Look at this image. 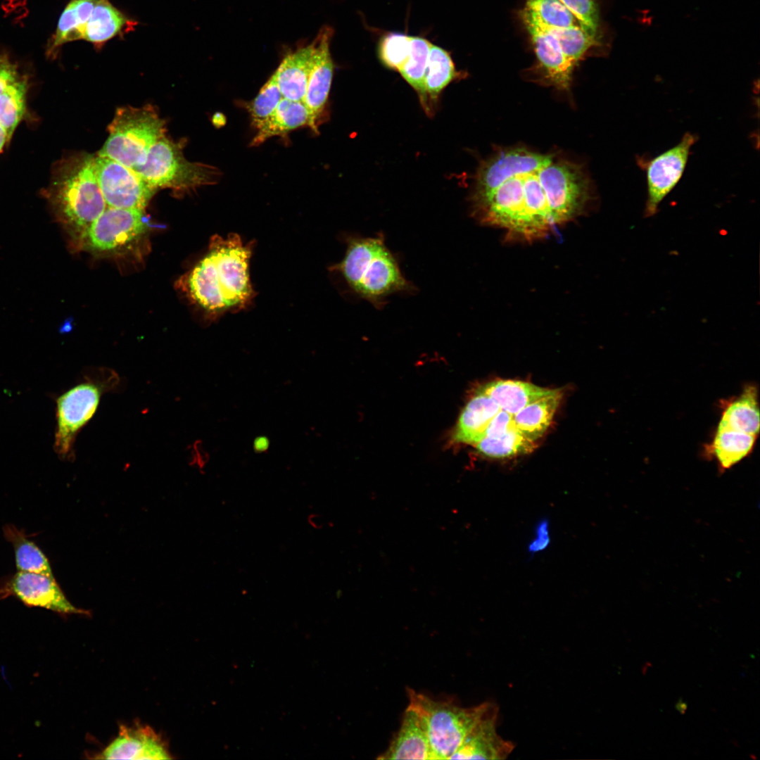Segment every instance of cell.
Returning a JSON list of instances; mask_svg holds the SVG:
<instances>
[{"instance_id":"obj_3","label":"cell","mask_w":760,"mask_h":760,"mask_svg":"<svg viewBox=\"0 0 760 760\" xmlns=\"http://www.w3.org/2000/svg\"><path fill=\"white\" fill-rule=\"evenodd\" d=\"M95 156L76 153L56 164L46 196L74 248H81L92 224L107 208L98 184Z\"/></svg>"},{"instance_id":"obj_18","label":"cell","mask_w":760,"mask_h":760,"mask_svg":"<svg viewBox=\"0 0 760 760\" xmlns=\"http://www.w3.org/2000/svg\"><path fill=\"white\" fill-rule=\"evenodd\" d=\"M255 136L251 145L256 146L268 139L281 136L298 128L308 126L317 132V127L303 101L283 98L273 113L264 120L253 125Z\"/></svg>"},{"instance_id":"obj_2","label":"cell","mask_w":760,"mask_h":760,"mask_svg":"<svg viewBox=\"0 0 760 760\" xmlns=\"http://www.w3.org/2000/svg\"><path fill=\"white\" fill-rule=\"evenodd\" d=\"M252 248L236 234L213 236L207 254L186 278L192 300L213 317L251 304L255 294L248 270Z\"/></svg>"},{"instance_id":"obj_7","label":"cell","mask_w":760,"mask_h":760,"mask_svg":"<svg viewBox=\"0 0 760 760\" xmlns=\"http://www.w3.org/2000/svg\"><path fill=\"white\" fill-rule=\"evenodd\" d=\"M182 141L165 136L149 150L145 162L132 170L156 190L171 189L185 192L217 184L222 176L219 168L191 162L184 156Z\"/></svg>"},{"instance_id":"obj_1","label":"cell","mask_w":760,"mask_h":760,"mask_svg":"<svg viewBox=\"0 0 760 760\" xmlns=\"http://www.w3.org/2000/svg\"><path fill=\"white\" fill-rule=\"evenodd\" d=\"M590 197L589 180L581 167L552 158L538 168L472 194L471 203L481 223L501 229L511 239L530 242L574 220Z\"/></svg>"},{"instance_id":"obj_38","label":"cell","mask_w":760,"mask_h":760,"mask_svg":"<svg viewBox=\"0 0 760 760\" xmlns=\"http://www.w3.org/2000/svg\"><path fill=\"white\" fill-rule=\"evenodd\" d=\"M549 524L547 520L541 521L536 529V538L529 544V552H537L544 550L550 543Z\"/></svg>"},{"instance_id":"obj_39","label":"cell","mask_w":760,"mask_h":760,"mask_svg":"<svg viewBox=\"0 0 760 760\" xmlns=\"http://www.w3.org/2000/svg\"><path fill=\"white\" fill-rule=\"evenodd\" d=\"M20 77L16 67L6 58L0 59V94L6 87Z\"/></svg>"},{"instance_id":"obj_42","label":"cell","mask_w":760,"mask_h":760,"mask_svg":"<svg viewBox=\"0 0 760 760\" xmlns=\"http://www.w3.org/2000/svg\"><path fill=\"white\" fill-rule=\"evenodd\" d=\"M319 517L315 514H312L308 517V522L313 528H319V523L318 521Z\"/></svg>"},{"instance_id":"obj_8","label":"cell","mask_w":760,"mask_h":760,"mask_svg":"<svg viewBox=\"0 0 760 760\" xmlns=\"http://www.w3.org/2000/svg\"><path fill=\"white\" fill-rule=\"evenodd\" d=\"M118 382L114 371L99 368L87 376L84 381L58 398L53 447L58 456L69 460L74 457L77 435L94 416L102 395Z\"/></svg>"},{"instance_id":"obj_14","label":"cell","mask_w":760,"mask_h":760,"mask_svg":"<svg viewBox=\"0 0 760 760\" xmlns=\"http://www.w3.org/2000/svg\"><path fill=\"white\" fill-rule=\"evenodd\" d=\"M332 35V28L325 26L312 42L313 61L303 102L316 126L326 107L333 78L334 63L330 53Z\"/></svg>"},{"instance_id":"obj_22","label":"cell","mask_w":760,"mask_h":760,"mask_svg":"<svg viewBox=\"0 0 760 760\" xmlns=\"http://www.w3.org/2000/svg\"><path fill=\"white\" fill-rule=\"evenodd\" d=\"M758 436L735 430L716 427L711 441L705 445V456L717 462L723 473L747 457L753 450Z\"/></svg>"},{"instance_id":"obj_41","label":"cell","mask_w":760,"mask_h":760,"mask_svg":"<svg viewBox=\"0 0 760 760\" xmlns=\"http://www.w3.org/2000/svg\"><path fill=\"white\" fill-rule=\"evenodd\" d=\"M675 707L680 714H684L687 710L688 706L686 702H683V700L680 698L676 703Z\"/></svg>"},{"instance_id":"obj_17","label":"cell","mask_w":760,"mask_h":760,"mask_svg":"<svg viewBox=\"0 0 760 760\" xmlns=\"http://www.w3.org/2000/svg\"><path fill=\"white\" fill-rule=\"evenodd\" d=\"M378 759L437 760L420 718L406 709L400 727Z\"/></svg>"},{"instance_id":"obj_36","label":"cell","mask_w":760,"mask_h":760,"mask_svg":"<svg viewBox=\"0 0 760 760\" xmlns=\"http://www.w3.org/2000/svg\"><path fill=\"white\" fill-rule=\"evenodd\" d=\"M591 34L597 36L600 18L595 0H559Z\"/></svg>"},{"instance_id":"obj_15","label":"cell","mask_w":760,"mask_h":760,"mask_svg":"<svg viewBox=\"0 0 760 760\" xmlns=\"http://www.w3.org/2000/svg\"><path fill=\"white\" fill-rule=\"evenodd\" d=\"M498 713V707L492 703L449 759H506L514 747L512 742L503 739L497 732Z\"/></svg>"},{"instance_id":"obj_16","label":"cell","mask_w":760,"mask_h":760,"mask_svg":"<svg viewBox=\"0 0 760 760\" xmlns=\"http://www.w3.org/2000/svg\"><path fill=\"white\" fill-rule=\"evenodd\" d=\"M103 759H171L163 738L151 727L122 726L118 736L99 754Z\"/></svg>"},{"instance_id":"obj_28","label":"cell","mask_w":760,"mask_h":760,"mask_svg":"<svg viewBox=\"0 0 760 760\" xmlns=\"http://www.w3.org/2000/svg\"><path fill=\"white\" fill-rule=\"evenodd\" d=\"M431 43L424 38L410 36V49L407 61L398 70L417 91L424 110L431 113L424 89V75Z\"/></svg>"},{"instance_id":"obj_25","label":"cell","mask_w":760,"mask_h":760,"mask_svg":"<svg viewBox=\"0 0 760 760\" xmlns=\"http://www.w3.org/2000/svg\"><path fill=\"white\" fill-rule=\"evenodd\" d=\"M3 531L6 539L13 545L18 571L54 578L46 555L33 541L27 538L23 531L12 524L5 525Z\"/></svg>"},{"instance_id":"obj_40","label":"cell","mask_w":760,"mask_h":760,"mask_svg":"<svg viewBox=\"0 0 760 760\" xmlns=\"http://www.w3.org/2000/svg\"><path fill=\"white\" fill-rule=\"evenodd\" d=\"M253 444L255 450L261 452L267 449L269 441L265 437H259L255 440Z\"/></svg>"},{"instance_id":"obj_37","label":"cell","mask_w":760,"mask_h":760,"mask_svg":"<svg viewBox=\"0 0 760 760\" xmlns=\"http://www.w3.org/2000/svg\"><path fill=\"white\" fill-rule=\"evenodd\" d=\"M514 425L513 415L500 410L490 422L483 438H494L500 437Z\"/></svg>"},{"instance_id":"obj_10","label":"cell","mask_w":760,"mask_h":760,"mask_svg":"<svg viewBox=\"0 0 760 760\" xmlns=\"http://www.w3.org/2000/svg\"><path fill=\"white\" fill-rule=\"evenodd\" d=\"M96 175L108 207L142 210L156 189L132 169L109 158L95 156Z\"/></svg>"},{"instance_id":"obj_29","label":"cell","mask_w":760,"mask_h":760,"mask_svg":"<svg viewBox=\"0 0 760 760\" xmlns=\"http://www.w3.org/2000/svg\"><path fill=\"white\" fill-rule=\"evenodd\" d=\"M97 0H71L58 20L51 46L56 48L65 43L82 39L85 25Z\"/></svg>"},{"instance_id":"obj_43","label":"cell","mask_w":760,"mask_h":760,"mask_svg":"<svg viewBox=\"0 0 760 760\" xmlns=\"http://www.w3.org/2000/svg\"><path fill=\"white\" fill-rule=\"evenodd\" d=\"M9 141V139L5 132V130L0 125V152L3 148L6 141Z\"/></svg>"},{"instance_id":"obj_5","label":"cell","mask_w":760,"mask_h":760,"mask_svg":"<svg viewBox=\"0 0 760 760\" xmlns=\"http://www.w3.org/2000/svg\"><path fill=\"white\" fill-rule=\"evenodd\" d=\"M407 709L420 718L436 759H449L492 703L464 708L407 688Z\"/></svg>"},{"instance_id":"obj_33","label":"cell","mask_w":760,"mask_h":760,"mask_svg":"<svg viewBox=\"0 0 760 760\" xmlns=\"http://www.w3.org/2000/svg\"><path fill=\"white\" fill-rule=\"evenodd\" d=\"M525 8L531 12L539 23L544 26L550 27L577 26L585 29L559 0H525Z\"/></svg>"},{"instance_id":"obj_11","label":"cell","mask_w":760,"mask_h":760,"mask_svg":"<svg viewBox=\"0 0 760 760\" xmlns=\"http://www.w3.org/2000/svg\"><path fill=\"white\" fill-rule=\"evenodd\" d=\"M696 135L685 133L673 147L657 156L638 162L646 170L647 196L644 215L654 216L661 201L677 185L685 170L692 146L697 141Z\"/></svg>"},{"instance_id":"obj_12","label":"cell","mask_w":760,"mask_h":760,"mask_svg":"<svg viewBox=\"0 0 760 760\" xmlns=\"http://www.w3.org/2000/svg\"><path fill=\"white\" fill-rule=\"evenodd\" d=\"M13 595L28 607L46 609L59 614H85L70 603L54 578L18 571L0 589V596Z\"/></svg>"},{"instance_id":"obj_35","label":"cell","mask_w":760,"mask_h":760,"mask_svg":"<svg viewBox=\"0 0 760 760\" xmlns=\"http://www.w3.org/2000/svg\"><path fill=\"white\" fill-rule=\"evenodd\" d=\"M410 49V36L391 33L385 36L379 45V56L389 68L399 70L407 59Z\"/></svg>"},{"instance_id":"obj_27","label":"cell","mask_w":760,"mask_h":760,"mask_svg":"<svg viewBox=\"0 0 760 760\" xmlns=\"http://www.w3.org/2000/svg\"><path fill=\"white\" fill-rule=\"evenodd\" d=\"M457 75L450 53L443 48L431 44L424 80L430 109V103L436 102L441 92L456 78Z\"/></svg>"},{"instance_id":"obj_34","label":"cell","mask_w":760,"mask_h":760,"mask_svg":"<svg viewBox=\"0 0 760 760\" xmlns=\"http://www.w3.org/2000/svg\"><path fill=\"white\" fill-rule=\"evenodd\" d=\"M283 98L273 73L261 87L257 96L246 106L253 125L269 117Z\"/></svg>"},{"instance_id":"obj_6","label":"cell","mask_w":760,"mask_h":760,"mask_svg":"<svg viewBox=\"0 0 760 760\" xmlns=\"http://www.w3.org/2000/svg\"><path fill=\"white\" fill-rule=\"evenodd\" d=\"M108 131L97 155L132 169L142 165L153 145L165 136L166 125L151 105L129 106L117 109Z\"/></svg>"},{"instance_id":"obj_32","label":"cell","mask_w":760,"mask_h":760,"mask_svg":"<svg viewBox=\"0 0 760 760\" xmlns=\"http://www.w3.org/2000/svg\"><path fill=\"white\" fill-rule=\"evenodd\" d=\"M544 27L555 37L564 55L574 66L589 49L599 44L598 37L582 27Z\"/></svg>"},{"instance_id":"obj_13","label":"cell","mask_w":760,"mask_h":760,"mask_svg":"<svg viewBox=\"0 0 760 760\" xmlns=\"http://www.w3.org/2000/svg\"><path fill=\"white\" fill-rule=\"evenodd\" d=\"M521 18L531 36L544 77L557 88L568 90L575 66L565 57L551 32L526 8L521 12Z\"/></svg>"},{"instance_id":"obj_21","label":"cell","mask_w":760,"mask_h":760,"mask_svg":"<svg viewBox=\"0 0 760 760\" xmlns=\"http://www.w3.org/2000/svg\"><path fill=\"white\" fill-rule=\"evenodd\" d=\"M717 427L759 436L760 413L758 390L755 385L745 386L737 397L723 401Z\"/></svg>"},{"instance_id":"obj_26","label":"cell","mask_w":760,"mask_h":760,"mask_svg":"<svg viewBox=\"0 0 760 760\" xmlns=\"http://www.w3.org/2000/svg\"><path fill=\"white\" fill-rule=\"evenodd\" d=\"M129 20L108 0H97L85 25L82 39L99 44L117 35Z\"/></svg>"},{"instance_id":"obj_19","label":"cell","mask_w":760,"mask_h":760,"mask_svg":"<svg viewBox=\"0 0 760 760\" xmlns=\"http://www.w3.org/2000/svg\"><path fill=\"white\" fill-rule=\"evenodd\" d=\"M500 410L493 399L477 390L460 414L452 440L476 445L484 437L488 426Z\"/></svg>"},{"instance_id":"obj_31","label":"cell","mask_w":760,"mask_h":760,"mask_svg":"<svg viewBox=\"0 0 760 760\" xmlns=\"http://www.w3.org/2000/svg\"><path fill=\"white\" fill-rule=\"evenodd\" d=\"M27 83L19 77L0 94V125L9 140L26 108Z\"/></svg>"},{"instance_id":"obj_23","label":"cell","mask_w":760,"mask_h":760,"mask_svg":"<svg viewBox=\"0 0 760 760\" xmlns=\"http://www.w3.org/2000/svg\"><path fill=\"white\" fill-rule=\"evenodd\" d=\"M493 399L500 409L514 415L528 404L552 391L519 380H497L478 389Z\"/></svg>"},{"instance_id":"obj_4","label":"cell","mask_w":760,"mask_h":760,"mask_svg":"<svg viewBox=\"0 0 760 760\" xmlns=\"http://www.w3.org/2000/svg\"><path fill=\"white\" fill-rule=\"evenodd\" d=\"M346 243L343 260L330 270L341 274L362 298L379 308L388 296L414 289L403 275L382 236H349Z\"/></svg>"},{"instance_id":"obj_20","label":"cell","mask_w":760,"mask_h":760,"mask_svg":"<svg viewBox=\"0 0 760 760\" xmlns=\"http://www.w3.org/2000/svg\"><path fill=\"white\" fill-rule=\"evenodd\" d=\"M314 44L300 47L286 55L274 72L284 98L303 101L312 65Z\"/></svg>"},{"instance_id":"obj_24","label":"cell","mask_w":760,"mask_h":760,"mask_svg":"<svg viewBox=\"0 0 760 760\" xmlns=\"http://www.w3.org/2000/svg\"><path fill=\"white\" fill-rule=\"evenodd\" d=\"M562 398V391L553 389L528 404L513 416L516 427L529 439H538L550 426Z\"/></svg>"},{"instance_id":"obj_30","label":"cell","mask_w":760,"mask_h":760,"mask_svg":"<svg viewBox=\"0 0 760 760\" xmlns=\"http://www.w3.org/2000/svg\"><path fill=\"white\" fill-rule=\"evenodd\" d=\"M474 445L479 453L491 458L525 455L536 448L535 441L523 434L515 424L502 436L494 438H483Z\"/></svg>"},{"instance_id":"obj_9","label":"cell","mask_w":760,"mask_h":760,"mask_svg":"<svg viewBox=\"0 0 760 760\" xmlns=\"http://www.w3.org/2000/svg\"><path fill=\"white\" fill-rule=\"evenodd\" d=\"M147 232L143 211L108 207L92 223L81 248L113 254L132 246Z\"/></svg>"}]
</instances>
